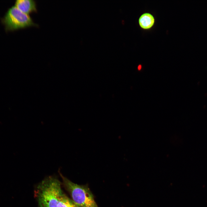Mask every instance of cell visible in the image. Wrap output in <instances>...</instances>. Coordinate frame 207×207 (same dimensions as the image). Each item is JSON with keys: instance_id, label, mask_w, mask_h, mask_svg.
I'll use <instances>...</instances> for the list:
<instances>
[{"instance_id": "3", "label": "cell", "mask_w": 207, "mask_h": 207, "mask_svg": "<svg viewBox=\"0 0 207 207\" xmlns=\"http://www.w3.org/2000/svg\"><path fill=\"white\" fill-rule=\"evenodd\" d=\"M1 21L6 31L37 26L29 15L22 12L14 5L8 9Z\"/></svg>"}, {"instance_id": "6", "label": "cell", "mask_w": 207, "mask_h": 207, "mask_svg": "<svg viewBox=\"0 0 207 207\" xmlns=\"http://www.w3.org/2000/svg\"><path fill=\"white\" fill-rule=\"evenodd\" d=\"M141 65H139L138 66V69L139 70H140L141 69Z\"/></svg>"}, {"instance_id": "4", "label": "cell", "mask_w": 207, "mask_h": 207, "mask_svg": "<svg viewBox=\"0 0 207 207\" xmlns=\"http://www.w3.org/2000/svg\"><path fill=\"white\" fill-rule=\"evenodd\" d=\"M14 5L21 11L27 14L37 11L36 3L33 0H17Z\"/></svg>"}, {"instance_id": "1", "label": "cell", "mask_w": 207, "mask_h": 207, "mask_svg": "<svg viewBox=\"0 0 207 207\" xmlns=\"http://www.w3.org/2000/svg\"><path fill=\"white\" fill-rule=\"evenodd\" d=\"M35 193L39 207H78L64 193L60 182L53 177L43 180Z\"/></svg>"}, {"instance_id": "5", "label": "cell", "mask_w": 207, "mask_h": 207, "mask_svg": "<svg viewBox=\"0 0 207 207\" xmlns=\"http://www.w3.org/2000/svg\"><path fill=\"white\" fill-rule=\"evenodd\" d=\"M139 23L142 28L145 29H149L154 25V18L150 14L145 13L140 16L139 20Z\"/></svg>"}, {"instance_id": "2", "label": "cell", "mask_w": 207, "mask_h": 207, "mask_svg": "<svg viewBox=\"0 0 207 207\" xmlns=\"http://www.w3.org/2000/svg\"><path fill=\"white\" fill-rule=\"evenodd\" d=\"M59 173L64 186L70 195L72 200L78 207H98L87 186L75 184Z\"/></svg>"}]
</instances>
